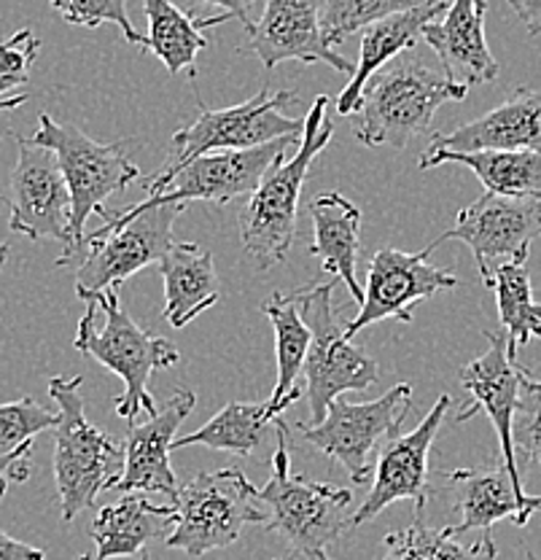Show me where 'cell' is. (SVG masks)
I'll return each mask as SVG.
<instances>
[{
    "mask_svg": "<svg viewBox=\"0 0 541 560\" xmlns=\"http://www.w3.org/2000/svg\"><path fill=\"white\" fill-rule=\"evenodd\" d=\"M184 202H162L143 210H103V226L86 232L84 261L75 267V294L79 300L101 294V291L121 285L127 278L160 265L170 250L173 224L180 215Z\"/></svg>",
    "mask_w": 541,
    "mask_h": 560,
    "instance_id": "cell-7",
    "label": "cell"
},
{
    "mask_svg": "<svg viewBox=\"0 0 541 560\" xmlns=\"http://www.w3.org/2000/svg\"><path fill=\"white\" fill-rule=\"evenodd\" d=\"M302 136H286L270 140V143L254 145V149L213 151V154L197 156L186 167L173 175L162 189L145 195V200L130 206V210H143L162 202H213L226 206L237 197H251L261 184L264 173L299 143Z\"/></svg>",
    "mask_w": 541,
    "mask_h": 560,
    "instance_id": "cell-14",
    "label": "cell"
},
{
    "mask_svg": "<svg viewBox=\"0 0 541 560\" xmlns=\"http://www.w3.org/2000/svg\"><path fill=\"white\" fill-rule=\"evenodd\" d=\"M49 5L68 25L97 27L108 22V25L119 27L127 44L143 46L145 40V35L132 27L130 14H127V0H49Z\"/></svg>",
    "mask_w": 541,
    "mask_h": 560,
    "instance_id": "cell-35",
    "label": "cell"
},
{
    "mask_svg": "<svg viewBox=\"0 0 541 560\" xmlns=\"http://www.w3.org/2000/svg\"><path fill=\"white\" fill-rule=\"evenodd\" d=\"M275 560H278V558H275Z\"/></svg>",
    "mask_w": 541,
    "mask_h": 560,
    "instance_id": "cell-49",
    "label": "cell"
},
{
    "mask_svg": "<svg viewBox=\"0 0 541 560\" xmlns=\"http://www.w3.org/2000/svg\"><path fill=\"white\" fill-rule=\"evenodd\" d=\"M60 412L46 410L36 399L5 401L0 405V453H16L20 447L33 445V440L46 429H55Z\"/></svg>",
    "mask_w": 541,
    "mask_h": 560,
    "instance_id": "cell-34",
    "label": "cell"
},
{
    "mask_svg": "<svg viewBox=\"0 0 541 560\" xmlns=\"http://www.w3.org/2000/svg\"><path fill=\"white\" fill-rule=\"evenodd\" d=\"M119 289L121 285H114L86 300V313L81 315L73 346L121 377L125 390L116 396L114 407L125 420H136L156 412L149 381L154 372L176 366L180 350L165 337L141 329L119 305Z\"/></svg>",
    "mask_w": 541,
    "mask_h": 560,
    "instance_id": "cell-2",
    "label": "cell"
},
{
    "mask_svg": "<svg viewBox=\"0 0 541 560\" xmlns=\"http://www.w3.org/2000/svg\"><path fill=\"white\" fill-rule=\"evenodd\" d=\"M197 396L191 388H178L156 412H151L145 423L132 425L127 434L125 475H121L119 493H165L170 499L178 495L176 471L170 466L173 440L184 420L195 412Z\"/></svg>",
    "mask_w": 541,
    "mask_h": 560,
    "instance_id": "cell-20",
    "label": "cell"
},
{
    "mask_svg": "<svg viewBox=\"0 0 541 560\" xmlns=\"http://www.w3.org/2000/svg\"><path fill=\"white\" fill-rule=\"evenodd\" d=\"M334 280L331 283L299 289V311L313 331L310 348L302 372L305 394L310 399V423H321L334 399L351 390H366L380 381V364L361 353L345 337V324L334 315Z\"/></svg>",
    "mask_w": 541,
    "mask_h": 560,
    "instance_id": "cell-11",
    "label": "cell"
},
{
    "mask_svg": "<svg viewBox=\"0 0 541 560\" xmlns=\"http://www.w3.org/2000/svg\"><path fill=\"white\" fill-rule=\"evenodd\" d=\"M511 5L526 31L531 35H541V0H506Z\"/></svg>",
    "mask_w": 541,
    "mask_h": 560,
    "instance_id": "cell-41",
    "label": "cell"
},
{
    "mask_svg": "<svg viewBox=\"0 0 541 560\" xmlns=\"http://www.w3.org/2000/svg\"><path fill=\"white\" fill-rule=\"evenodd\" d=\"M318 560H329V558H326V552H324V556H321V558H318Z\"/></svg>",
    "mask_w": 541,
    "mask_h": 560,
    "instance_id": "cell-48",
    "label": "cell"
},
{
    "mask_svg": "<svg viewBox=\"0 0 541 560\" xmlns=\"http://www.w3.org/2000/svg\"><path fill=\"white\" fill-rule=\"evenodd\" d=\"M176 525V506L151 504L145 495L125 493L103 506L92 521V541L97 552L92 560L136 558L154 539H167Z\"/></svg>",
    "mask_w": 541,
    "mask_h": 560,
    "instance_id": "cell-25",
    "label": "cell"
},
{
    "mask_svg": "<svg viewBox=\"0 0 541 560\" xmlns=\"http://www.w3.org/2000/svg\"><path fill=\"white\" fill-rule=\"evenodd\" d=\"M5 259H9V243L0 241V272H3L5 267Z\"/></svg>",
    "mask_w": 541,
    "mask_h": 560,
    "instance_id": "cell-43",
    "label": "cell"
},
{
    "mask_svg": "<svg viewBox=\"0 0 541 560\" xmlns=\"http://www.w3.org/2000/svg\"><path fill=\"white\" fill-rule=\"evenodd\" d=\"M452 407V396L442 394L428 416L421 420L415 431L404 436H393L375 464V482H372L369 495L364 504L353 512L351 528L375 521L386 506L397 501H412L415 515H423L432 495V482H428V453H432L434 440L439 436L442 420Z\"/></svg>",
    "mask_w": 541,
    "mask_h": 560,
    "instance_id": "cell-16",
    "label": "cell"
},
{
    "mask_svg": "<svg viewBox=\"0 0 541 560\" xmlns=\"http://www.w3.org/2000/svg\"><path fill=\"white\" fill-rule=\"evenodd\" d=\"M417 0H326L324 3V35L331 46L342 44L353 33L364 31L372 22L410 9Z\"/></svg>",
    "mask_w": 541,
    "mask_h": 560,
    "instance_id": "cell-33",
    "label": "cell"
},
{
    "mask_svg": "<svg viewBox=\"0 0 541 560\" xmlns=\"http://www.w3.org/2000/svg\"><path fill=\"white\" fill-rule=\"evenodd\" d=\"M275 434L272 477L259 488V501L267 510L264 525L272 534H281L296 556L318 560L342 530L351 528L348 506L353 504V490L291 475V436L281 416L275 418Z\"/></svg>",
    "mask_w": 541,
    "mask_h": 560,
    "instance_id": "cell-5",
    "label": "cell"
},
{
    "mask_svg": "<svg viewBox=\"0 0 541 560\" xmlns=\"http://www.w3.org/2000/svg\"><path fill=\"white\" fill-rule=\"evenodd\" d=\"M324 3L326 0H267L259 25L248 33L240 55L259 57L267 70L281 62H324L337 73L353 75L356 66L337 55L334 46L324 35Z\"/></svg>",
    "mask_w": 541,
    "mask_h": 560,
    "instance_id": "cell-17",
    "label": "cell"
},
{
    "mask_svg": "<svg viewBox=\"0 0 541 560\" xmlns=\"http://www.w3.org/2000/svg\"><path fill=\"white\" fill-rule=\"evenodd\" d=\"M526 560H541L533 550H526Z\"/></svg>",
    "mask_w": 541,
    "mask_h": 560,
    "instance_id": "cell-44",
    "label": "cell"
},
{
    "mask_svg": "<svg viewBox=\"0 0 541 560\" xmlns=\"http://www.w3.org/2000/svg\"><path fill=\"white\" fill-rule=\"evenodd\" d=\"M33 445L20 447L16 453H0V499L5 495L11 482H25L31 477Z\"/></svg>",
    "mask_w": 541,
    "mask_h": 560,
    "instance_id": "cell-39",
    "label": "cell"
},
{
    "mask_svg": "<svg viewBox=\"0 0 541 560\" xmlns=\"http://www.w3.org/2000/svg\"><path fill=\"white\" fill-rule=\"evenodd\" d=\"M485 340L491 342L480 359L469 361L461 370L458 381L471 394V401L456 416V423H467L477 412H485L491 418L493 429L502 445V458L509 469L515 486L522 488L520 464H517L515 447V416L517 401H520V381L526 366L517 364L515 355L506 348V335H493L485 331Z\"/></svg>",
    "mask_w": 541,
    "mask_h": 560,
    "instance_id": "cell-18",
    "label": "cell"
},
{
    "mask_svg": "<svg viewBox=\"0 0 541 560\" xmlns=\"http://www.w3.org/2000/svg\"><path fill=\"white\" fill-rule=\"evenodd\" d=\"M331 138H334V127L329 121V97L321 95L307 110L294 154L286 151L248 197V206L240 213V243L259 270H272L286 261L291 245L296 241L302 186H305L310 165Z\"/></svg>",
    "mask_w": 541,
    "mask_h": 560,
    "instance_id": "cell-1",
    "label": "cell"
},
{
    "mask_svg": "<svg viewBox=\"0 0 541 560\" xmlns=\"http://www.w3.org/2000/svg\"><path fill=\"white\" fill-rule=\"evenodd\" d=\"M467 95V86L445 73L426 68L412 55H399L366 84L358 105L356 140L369 149H404L412 138L428 132L439 105L463 101Z\"/></svg>",
    "mask_w": 541,
    "mask_h": 560,
    "instance_id": "cell-6",
    "label": "cell"
},
{
    "mask_svg": "<svg viewBox=\"0 0 541 560\" xmlns=\"http://www.w3.org/2000/svg\"><path fill=\"white\" fill-rule=\"evenodd\" d=\"M149 33L141 49L151 51L173 75L180 70L197 73V55L208 46V35L200 27V20L178 9L173 0H143Z\"/></svg>",
    "mask_w": 541,
    "mask_h": 560,
    "instance_id": "cell-30",
    "label": "cell"
},
{
    "mask_svg": "<svg viewBox=\"0 0 541 560\" xmlns=\"http://www.w3.org/2000/svg\"><path fill=\"white\" fill-rule=\"evenodd\" d=\"M487 289L496 291L498 318H502L509 355L520 353L522 346L541 337V305L533 300L531 272L526 261H506L498 265L485 280Z\"/></svg>",
    "mask_w": 541,
    "mask_h": 560,
    "instance_id": "cell-31",
    "label": "cell"
},
{
    "mask_svg": "<svg viewBox=\"0 0 541 560\" xmlns=\"http://www.w3.org/2000/svg\"><path fill=\"white\" fill-rule=\"evenodd\" d=\"M436 243L423 248L421 254H407L397 248H380L369 261L366 272L364 302L358 313L345 324V337L353 340L361 329L375 326L386 318L412 324V307L432 300L434 294L447 289H456L461 280L450 270H442L428 261Z\"/></svg>",
    "mask_w": 541,
    "mask_h": 560,
    "instance_id": "cell-15",
    "label": "cell"
},
{
    "mask_svg": "<svg viewBox=\"0 0 541 560\" xmlns=\"http://www.w3.org/2000/svg\"><path fill=\"white\" fill-rule=\"evenodd\" d=\"M79 560H92V558H90V556H81Z\"/></svg>",
    "mask_w": 541,
    "mask_h": 560,
    "instance_id": "cell-47",
    "label": "cell"
},
{
    "mask_svg": "<svg viewBox=\"0 0 541 560\" xmlns=\"http://www.w3.org/2000/svg\"><path fill=\"white\" fill-rule=\"evenodd\" d=\"M447 5H450V0H417L410 9L393 11V14L364 27L356 70L351 75V84L337 97V110L342 116L356 114L372 75L386 68L391 60H397L399 55L410 51L417 44V38H423V27L428 22L439 20V14H445Z\"/></svg>",
    "mask_w": 541,
    "mask_h": 560,
    "instance_id": "cell-22",
    "label": "cell"
},
{
    "mask_svg": "<svg viewBox=\"0 0 541 560\" xmlns=\"http://www.w3.org/2000/svg\"><path fill=\"white\" fill-rule=\"evenodd\" d=\"M127 560H149V556H145V552H141V556H136V558H127Z\"/></svg>",
    "mask_w": 541,
    "mask_h": 560,
    "instance_id": "cell-45",
    "label": "cell"
},
{
    "mask_svg": "<svg viewBox=\"0 0 541 560\" xmlns=\"http://www.w3.org/2000/svg\"><path fill=\"white\" fill-rule=\"evenodd\" d=\"M498 550L491 530L471 545H463L452 525L447 528H428L423 515H415V523L401 530L386 534V556L383 560H496Z\"/></svg>",
    "mask_w": 541,
    "mask_h": 560,
    "instance_id": "cell-32",
    "label": "cell"
},
{
    "mask_svg": "<svg viewBox=\"0 0 541 560\" xmlns=\"http://www.w3.org/2000/svg\"><path fill=\"white\" fill-rule=\"evenodd\" d=\"M469 167L487 191L498 195L541 197V151L539 149H482V151H423L421 171L445 165Z\"/></svg>",
    "mask_w": 541,
    "mask_h": 560,
    "instance_id": "cell-28",
    "label": "cell"
},
{
    "mask_svg": "<svg viewBox=\"0 0 541 560\" xmlns=\"http://www.w3.org/2000/svg\"><path fill=\"white\" fill-rule=\"evenodd\" d=\"M38 51L40 40L31 27L14 33L9 40H0V97L31 81V68L36 66Z\"/></svg>",
    "mask_w": 541,
    "mask_h": 560,
    "instance_id": "cell-37",
    "label": "cell"
},
{
    "mask_svg": "<svg viewBox=\"0 0 541 560\" xmlns=\"http://www.w3.org/2000/svg\"><path fill=\"white\" fill-rule=\"evenodd\" d=\"M176 525L165 539L167 547L202 558L240 539L251 523H267V510L259 501V488L240 469L200 471L173 499Z\"/></svg>",
    "mask_w": 541,
    "mask_h": 560,
    "instance_id": "cell-9",
    "label": "cell"
},
{
    "mask_svg": "<svg viewBox=\"0 0 541 560\" xmlns=\"http://www.w3.org/2000/svg\"><path fill=\"white\" fill-rule=\"evenodd\" d=\"M173 3H176L178 9H184L189 16H195V20H202V5H219L221 14H230L232 20L243 22L246 33H251L256 25V22H251V9L259 0H173Z\"/></svg>",
    "mask_w": 541,
    "mask_h": 560,
    "instance_id": "cell-38",
    "label": "cell"
},
{
    "mask_svg": "<svg viewBox=\"0 0 541 560\" xmlns=\"http://www.w3.org/2000/svg\"><path fill=\"white\" fill-rule=\"evenodd\" d=\"M485 5L477 0H450L445 16L423 27V38L439 57L442 73L456 84H491L498 75V62L485 38Z\"/></svg>",
    "mask_w": 541,
    "mask_h": 560,
    "instance_id": "cell-21",
    "label": "cell"
},
{
    "mask_svg": "<svg viewBox=\"0 0 541 560\" xmlns=\"http://www.w3.org/2000/svg\"><path fill=\"white\" fill-rule=\"evenodd\" d=\"M515 447L526 460L541 466V377L522 372L515 416Z\"/></svg>",
    "mask_w": 541,
    "mask_h": 560,
    "instance_id": "cell-36",
    "label": "cell"
},
{
    "mask_svg": "<svg viewBox=\"0 0 541 560\" xmlns=\"http://www.w3.org/2000/svg\"><path fill=\"white\" fill-rule=\"evenodd\" d=\"M160 276L165 283V315L173 329H184L197 315L221 300V280L213 254L197 243H173L162 256Z\"/></svg>",
    "mask_w": 541,
    "mask_h": 560,
    "instance_id": "cell-24",
    "label": "cell"
},
{
    "mask_svg": "<svg viewBox=\"0 0 541 560\" xmlns=\"http://www.w3.org/2000/svg\"><path fill=\"white\" fill-rule=\"evenodd\" d=\"M27 101V95H14V97H0V114H3V110H14V108H20L22 103Z\"/></svg>",
    "mask_w": 541,
    "mask_h": 560,
    "instance_id": "cell-42",
    "label": "cell"
},
{
    "mask_svg": "<svg viewBox=\"0 0 541 560\" xmlns=\"http://www.w3.org/2000/svg\"><path fill=\"white\" fill-rule=\"evenodd\" d=\"M539 149L541 151V90L520 86L509 101L447 136H434L426 151Z\"/></svg>",
    "mask_w": 541,
    "mask_h": 560,
    "instance_id": "cell-23",
    "label": "cell"
},
{
    "mask_svg": "<svg viewBox=\"0 0 541 560\" xmlns=\"http://www.w3.org/2000/svg\"><path fill=\"white\" fill-rule=\"evenodd\" d=\"M270 440H278V434L275 420L267 416V401H230L202 429L173 440V453L202 445L211 451L243 455V458H259L267 464L275 453Z\"/></svg>",
    "mask_w": 541,
    "mask_h": 560,
    "instance_id": "cell-27",
    "label": "cell"
},
{
    "mask_svg": "<svg viewBox=\"0 0 541 560\" xmlns=\"http://www.w3.org/2000/svg\"><path fill=\"white\" fill-rule=\"evenodd\" d=\"M38 145H46L60 160L62 175L71 189V243L62 248L57 267H79L84 261V237L90 215H101L106 210L108 197L125 191L132 180L141 178V167L130 160L127 145L97 143L84 130L73 125H60L49 114L38 116V130L31 136Z\"/></svg>",
    "mask_w": 541,
    "mask_h": 560,
    "instance_id": "cell-4",
    "label": "cell"
},
{
    "mask_svg": "<svg viewBox=\"0 0 541 560\" xmlns=\"http://www.w3.org/2000/svg\"><path fill=\"white\" fill-rule=\"evenodd\" d=\"M477 3H480V5H485V9H487V0H477Z\"/></svg>",
    "mask_w": 541,
    "mask_h": 560,
    "instance_id": "cell-46",
    "label": "cell"
},
{
    "mask_svg": "<svg viewBox=\"0 0 541 560\" xmlns=\"http://www.w3.org/2000/svg\"><path fill=\"white\" fill-rule=\"evenodd\" d=\"M541 235V197L498 195L487 191L471 206L458 210L450 232L434 241L467 243L474 254L482 283L506 261H528L531 245Z\"/></svg>",
    "mask_w": 541,
    "mask_h": 560,
    "instance_id": "cell-13",
    "label": "cell"
},
{
    "mask_svg": "<svg viewBox=\"0 0 541 560\" xmlns=\"http://www.w3.org/2000/svg\"><path fill=\"white\" fill-rule=\"evenodd\" d=\"M261 313L270 318L275 329V355H278V381L272 396L267 399V416L275 420L283 410L302 399V388H296V377L305 366L307 348H310L313 331L307 320L302 318L299 294H275L261 302Z\"/></svg>",
    "mask_w": 541,
    "mask_h": 560,
    "instance_id": "cell-29",
    "label": "cell"
},
{
    "mask_svg": "<svg viewBox=\"0 0 541 560\" xmlns=\"http://www.w3.org/2000/svg\"><path fill=\"white\" fill-rule=\"evenodd\" d=\"M442 475L452 493V510L461 517L452 523L458 536L467 530H491L498 521L528 525L533 512H541V495H528L526 488L515 486L502 455L493 464Z\"/></svg>",
    "mask_w": 541,
    "mask_h": 560,
    "instance_id": "cell-19",
    "label": "cell"
},
{
    "mask_svg": "<svg viewBox=\"0 0 541 560\" xmlns=\"http://www.w3.org/2000/svg\"><path fill=\"white\" fill-rule=\"evenodd\" d=\"M296 105V95L291 90L270 92L259 90L251 101L232 105V108L213 110L200 101V116L189 127L178 130L170 140V154L162 171L145 178V195L167 184L180 167L195 162L197 156L213 154V151L254 149V145L270 143V140L302 136L305 119H291L281 108Z\"/></svg>",
    "mask_w": 541,
    "mask_h": 560,
    "instance_id": "cell-8",
    "label": "cell"
},
{
    "mask_svg": "<svg viewBox=\"0 0 541 560\" xmlns=\"http://www.w3.org/2000/svg\"><path fill=\"white\" fill-rule=\"evenodd\" d=\"M313 243L310 254L321 261L324 272L348 285L353 300L364 302V285L356 278L361 250V210L340 191H324L310 202Z\"/></svg>",
    "mask_w": 541,
    "mask_h": 560,
    "instance_id": "cell-26",
    "label": "cell"
},
{
    "mask_svg": "<svg viewBox=\"0 0 541 560\" xmlns=\"http://www.w3.org/2000/svg\"><path fill=\"white\" fill-rule=\"evenodd\" d=\"M16 165L9 178V230L31 241L71 243V189L60 160L33 138L16 136Z\"/></svg>",
    "mask_w": 541,
    "mask_h": 560,
    "instance_id": "cell-12",
    "label": "cell"
},
{
    "mask_svg": "<svg viewBox=\"0 0 541 560\" xmlns=\"http://www.w3.org/2000/svg\"><path fill=\"white\" fill-rule=\"evenodd\" d=\"M0 560H46V552L0 528Z\"/></svg>",
    "mask_w": 541,
    "mask_h": 560,
    "instance_id": "cell-40",
    "label": "cell"
},
{
    "mask_svg": "<svg viewBox=\"0 0 541 560\" xmlns=\"http://www.w3.org/2000/svg\"><path fill=\"white\" fill-rule=\"evenodd\" d=\"M81 383V375L49 381V396L60 412L55 425V486L66 523L95 506L101 493L116 490L127 458L125 442L86 420Z\"/></svg>",
    "mask_w": 541,
    "mask_h": 560,
    "instance_id": "cell-3",
    "label": "cell"
},
{
    "mask_svg": "<svg viewBox=\"0 0 541 560\" xmlns=\"http://www.w3.org/2000/svg\"><path fill=\"white\" fill-rule=\"evenodd\" d=\"M410 407L412 385L399 383L375 401H348L340 396L331 401L321 423H296V431L307 445L345 466L353 486H366L375 458L393 436H399Z\"/></svg>",
    "mask_w": 541,
    "mask_h": 560,
    "instance_id": "cell-10",
    "label": "cell"
}]
</instances>
